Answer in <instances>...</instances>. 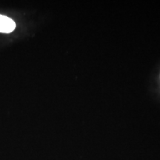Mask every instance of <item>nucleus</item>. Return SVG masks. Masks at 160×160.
<instances>
[{"mask_svg": "<svg viewBox=\"0 0 160 160\" xmlns=\"http://www.w3.org/2000/svg\"><path fill=\"white\" fill-rule=\"evenodd\" d=\"M16 23L13 19L4 15H0V33H9L14 31Z\"/></svg>", "mask_w": 160, "mask_h": 160, "instance_id": "nucleus-1", "label": "nucleus"}]
</instances>
